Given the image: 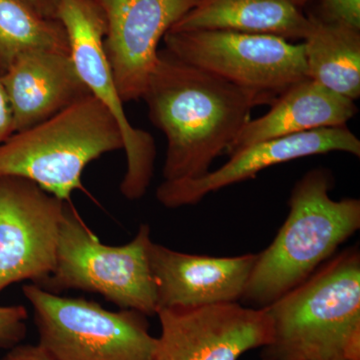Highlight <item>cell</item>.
I'll list each match as a JSON object with an SVG mask.
<instances>
[{"label":"cell","instance_id":"8fae6325","mask_svg":"<svg viewBox=\"0 0 360 360\" xmlns=\"http://www.w3.org/2000/svg\"><path fill=\"white\" fill-rule=\"evenodd\" d=\"M200 0H98L105 18L103 49L123 103L148 89L165 35Z\"/></svg>","mask_w":360,"mask_h":360},{"label":"cell","instance_id":"9c48e42d","mask_svg":"<svg viewBox=\"0 0 360 360\" xmlns=\"http://www.w3.org/2000/svg\"><path fill=\"white\" fill-rule=\"evenodd\" d=\"M65 202L32 180L0 176V293L23 281L40 286L51 276Z\"/></svg>","mask_w":360,"mask_h":360},{"label":"cell","instance_id":"cb8c5ba5","mask_svg":"<svg viewBox=\"0 0 360 360\" xmlns=\"http://www.w3.org/2000/svg\"><path fill=\"white\" fill-rule=\"evenodd\" d=\"M293 1H295L298 6H300L302 8H303V7L309 6L310 2L314 1V0H293Z\"/></svg>","mask_w":360,"mask_h":360},{"label":"cell","instance_id":"4fadbf2b","mask_svg":"<svg viewBox=\"0 0 360 360\" xmlns=\"http://www.w3.org/2000/svg\"><path fill=\"white\" fill-rule=\"evenodd\" d=\"M148 259L158 311L240 302L257 255L232 257L191 255L151 241Z\"/></svg>","mask_w":360,"mask_h":360},{"label":"cell","instance_id":"3957f363","mask_svg":"<svg viewBox=\"0 0 360 360\" xmlns=\"http://www.w3.org/2000/svg\"><path fill=\"white\" fill-rule=\"evenodd\" d=\"M333 172L315 167L291 191L288 219L271 245L257 253L241 304L265 309L309 278L360 229V200H335Z\"/></svg>","mask_w":360,"mask_h":360},{"label":"cell","instance_id":"603a6c76","mask_svg":"<svg viewBox=\"0 0 360 360\" xmlns=\"http://www.w3.org/2000/svg\"><path fill=\"white\" fill-rule=\"evenodd\" d=\"M42 15L56 20L59 0H28Z\"/></svg>","mask_w":360,"mask_h":360},{"label":"cell","instance_id":"44dd1931","mask_svg":"<svg viewBox=\"0 0 360 360\" xmlns=\"http://www.w3.org/2000/svg\"><path fill=\"white\" fill-rule=\"evenodd\" d=\"M14 134L13 113L0 78V146Z\"/></svg>","mask_w":360,"mask_h":360},{"label":"cell","instance_id":"30bf717a","mask_svg":"<svg viewBox=\"0 0 360 360\" xmlns=\"http://www.w3.org/2000/svg\"><path fill=\"white\" fill-rule=\"evenodd\" d=\"M161 333L151 360H238L272 340L264 309L240 302L158 310Z\"/></svg>","mask_w":360,"mask_h":360},{"label":"cell","instance_id":"7c38bea8","mask_svg":"<svg viewBox=\"0 0 360 360\" xmlns=\"http://www.w3.org/2000/svg\"><path fill=\"white\" fill-rule=\"evenodd\" d=\"M341 151L359 158L360 141L347 125L311 130L252 144L236 155L217 169L196 179L179 182L162 181L156 198L167 208L182 207L200 202L219 189L255 179L266 168L307 158Z\"/></svg>","mask_w":360,"mask_h":360},{"label":"cell","instance_id":"d4e9b609","mask_svg":"<svg viewBox=\"0 0 360 360\" xmlns=\"http://www.w3.org/2000/svg\"><path fill=\"white\" fill-rule=\"evenodd\" d=\"M340 360H349V359H340Z\"/></svg>","mask_w":360,"mask_h":360},{"label":"cell","instance_id":"9a60e30c","mask_svg":"<svg viewBox=\"0 0 360 360\" xmlns=\"http://www.w3.org/2000/svg\"><path fill=\"white\" fill-rule=\"evenodd\" d=\"M270 105L269 112L246 123L225 151L227 155L258 142L343 127L359 112L355 101L309 78L293 84Z\"/></svg>","mask_w":360,"mask_h":360},{"label":"cell","instance_id":"d6986e66","mask_svg":"<svg viewBox=\"0 0 360 360\" xmlns=\"http://www.w3.org/2000/svg\"><path fill=\"white\" fill-rule=\"evenodd\" d=\"M27 317L22 305L0 307V347L11 349L25 340Z\"/></svg>","mask_w":360,"mask_h":360},{"label":"cell","instance_id":"277c9868","mask_svg":"<svg viewBox=\"0 0 360 360\" xmlns=\"http://www.w3.org/2000/svg\"><path fill=\"white\" fill-rule=\"evenodd\" d=\"M124 146L120 125L92 94L30 129L14 132L0 146V176L35 182L59 200L82 188L92 161Z\"/></svg>","mask_w":360,"mask_h":360},{"label":"cell","instance_id":"ba28073f","mask_svg":"<svg viewBox=\"0 0 360 360\" xmlns=\"http://www.w3.org/2000/svg\"><path fill=\"white\" fill-rule=\"evenodd\" d=\"M56 20L65 27L71 58L85 86L120 125L127 160L120 193L129 200H141L153 179L155 142L148 132L132 127L125 115L124 103L104 52L106 22L103 7L98 0H59Z\"/></svg>","mask_w":360,"mask_h":360},{"label":"cell","instance_id":"7a4b0ae2","mask_svg":"<svg viewBox=\"0 0 360 360\" xmlns=\"http://www.w3.org/2000/svg\"><path fill=\"white\" fill-rule=\"evenodd\" d=\"M272 340L262 360H360V251L329 258L265 307Z\"/></svg>","mask_w":360,"mask_h":360},{"label":"cell","instance_id":"52a82bcc","mask_svg":"<svg viewBox=\"0 0 360 360\" xmlns=\"http://www.w3.org/2000/svg\"><path fill=\"white\" fill-rule=\"evenodd\" d=\"M165 51L174 58L252 92L272 104L307 78L303 44L272 35L226 30H169Z\"/></svg>","mask_w":360,"mask_h":360},{"label":"cell","instance_id":"ffe728a7","mask_svg":"<svg viewBox=\"0 0 360 360\" xmlns=\"http://www.w3.org/2000/svg\"><path fill=\"white\" fill-rule=\"evenodd\" d=\"M319 15L360 30V0H319Z\"/></svg>","mask_w":360,"mask_h":360},{"label":"cell","instance_id":"e0dca14e","mask_svg":"<svg viewBox=\"0 0 360 360\" xmlns=\"http://www.w3.org/2000/svg\"><path fill=\"white\" fill-rule=\"evenodd\" d=\"M309 32L303 39L307 78L356 101L360 96V30L307 14Z\"/></svg>","mask_w":360,"mask_h":360},{"label":"cell","instance_id":"8992f818","mask_svg":"<svg viewBox=\"0 0 360 360\" xmlns=\"http://www.w3.org/2000/svg\"><path fill=\"white\" fill-rule=\"evenodd\" d=\"M40 347L53 360H151L158 338L146 315L132 309L110 311L84 298L61 297L26 284Z\"/></svg>","mask_w":360,"mask_h":360},{"label":"cell","instance_id":"6da1fadb","mask_svg":"<svg viewBox=\"0 0 360 360\" xmlns=\"http://www.w3.org/2000/svg\"><path fill=\"white\" fill-rule=\"evenodd\" d=\"M142 99L151 122L167 141L165 182L196 179L250 122L262 101L200 68L158 51V63Z\"/></svg>","mask_w":360,"mask_h":360},{"label":"cell","instance_id":"7402d4cb","mask_svg":"<svg viewBox=\"0 0 360 360\" xmlns=\"http://www.w3.org/2000/svg\"><path fill=\"white\" fill-rule=\"evenodd\" d=\"M1 360H53L39 345H16Z\"/></svg>","mask_w":360,"mask_h":360},{"label":"cell","instance_id":"ac0fdd59","mask_svg":"<svg viewBox=\"0 0 360 360\" xmlns=\"http://www.w3.org/2000/svg\"><path fill=\"white\" fill-rule=\"evenodd\" d=\"M35 49L70 51L60 21L42 15L28 0H0V77L21 53Z\"/></svg>","mask_w":360,"mask_h":360},{"label":"cell","instance_id":"5bb4252c","mask_svg":"<svg viewBox=\"0 0 360 360\" xmlns=\"http://www.w3.org/2000/svg\"><path fill=\"white\" fill-rule=\"evenodd\" d=\"M0 78L13 110L14 132L44 122L90 94L65 49L21 53Z\"/></svg>","mask_w":360,"mask_h":360},{"label":"cell","instance_id":"2e32d148","mask_svg":"<svg viewBox=\"0 0 360 360\" xmlns=\"http://www.w3.org/2000/svg\"><path fill=\"white\" fill-rule=\"evenodd\" d=\"M309 15L293 0H200L169 30H226L304 39Z\"/></svg>","mask_w":360,"mask_h":360},{"label":"cell","instance_id":"5b68a950","mask_svg":"<svg viewBox=\"0 0 360 360\" xmlns=\"http://www.w3.org/2000/svg\"><path fill=\"white\" fill-rule=\"evenodd\" d=\"M151 241L150 226L143 224L127 245H103L66 201L56 267L40 288L54 295L70 290L99 293L122 309L153 316L158 298L148 259Z\"/></svg>","mask_w":360,"mask_h":360}]
</instances>
